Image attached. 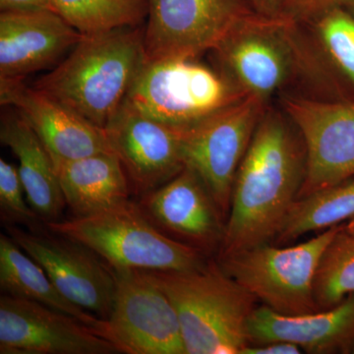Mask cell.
<instances>
[{
  "label": "cell",
  "instance_id": "obj_17",
  "mask_svg": "<svg viewBox=\"0 0 354 354\" xmlns=\"http://www.w3.org/2000/svg\"><path fill=\"white\" fill-rule=\"evenodd\" d=\"M82 34L55 11L0 13V78L24 79L53 66Z\"/></svg>",
  "mask_w": 354,
  "mask_h": 354
},
{
  "label": "cell",
  "instance_id": "obj_12",
  "mask_svg": "<svg viewBox=\"0 0 354 354\" xmlns=\"http://www.w3.org/2000/svg\"><path fill=\"white\" fill-rule=\"evenodd\" d=\"M7 234L50 277L67 299L106 320L113 309L116 279L113 270L80 242L50 230L30 232L6 227Z\"/></svg>",
  "mask_w": 354,
  "mask_h": 354
},
{
  "label": "cell",
  "instance_id": "obj_31",
  "mask_svg": "<svg viewBox=\"0 0 354 354\" xmlns=\"http://www.w3.org/2000/svg\"><path fill=\"white\" fill-rule=\"evenodd\" d=\"M339 2H341V6L344 7L354 15V0H339Z\"/></svg>",
  "mask_w": 354,
  "mask_h": 354
},
{
  "label": "cell",
  "instance_id": "obj_20",
  "mask_svg": "<svg viewBox=\"0 0 354 354\" xmlns=\"http://www.w3.org/2000/svg\"><path fill=\"white\" fill-rule=\"evenodd\" d=\"M53 164L74 218L94 215L129 200V181L113 152Z\"/></svg>",
  "mask_w": 354,
  "mask_h": 354
},
{
  "label": "cell",
  "instance_id": "obj_13",
  "mask_svg": "<svg viewBox=\"0 0 354 354\" xmlns=\"http://www.w3.org/2000/svg\"><path fill=\"white\" fill-rule=\"evenodd\" d=\"M113 353L120 351L78 319L32 300L0 297V354Z\"/></svg>",
  "mask_w": 354,
  "mask_h": 354
},
{
  "label": "cell",
  "instance_id": "obj_1",
  "mask_svg": "<svg viewBox=\"0 0 354 354\" xmlns=\"http://www.w3.org/2000/svg\"><path fill=\"white\" fill-rule=\"evenodd\" d=\"M306 169L301 135L269 106L237 171L218 258L276 239L298 199Z\"/></svg>",
  "mask_w": 354,
  "mask_h": 354
},
{
  "label": "cell",
  "instance_id": "obj_6",
  "mask_svg": "<svg viewBox=\"0 0 354 354\" xmlns=\"http://www.w3.org/2000/svg\"><path fill=\"white\" fill-rule=\"evenodd\" d=\"M247 95L216 68L171 58L146 62L123 102L167 127L186 130Z\"/></svg>",
  "mask_w": 354,
  "mask_h": 354
},
{
  "label": "cell",
  "instance_id": "obj_22",
  "mask_svg": "<svg viewBox=\"0 0 354 354\" xmlns=\"http://www.w3.org/2000/svg\"><path fill=\"white\" fill-rule=\"evenodd\" d=\"M353 218L354 181L348 180L297 200L274 241L288 243L308 232L329 230Z\"/></svg>",
  "mask_w": 354,
  "mask_h": 354
},
{
  "label": "cell",
  "instance_id": "obj_14",
  "mask_svg": "<svg viewBox=\"0 0 354 354\" xmlns=\"http://www.w3.org/2000/svg\"><path fill=\"white\" fill-rule=\"evenodd\" d=\"M130 188L143 195L164 185L184 165V130L167 127L123 102L104 128Z\"/></svg>",
  "mask_w": 354,
  "mask_h": 354
},
{
  "label": "cell",
  "instance_id": "obj_7",
  "mask_svg": "<svg viewBox=\"0 0 354 354\" xmlns=\"http://www.w3.org/2000/svg\"><path fill=\"white\" fill-rule=\"evenodd\" d=\"M344 227L335 225L297 245L270 243L218 258L223 271L265 306L283 315L319 311L314 281L324 251Z\"/></svg>",
  "mask_w": 354,
  "mask_h": 354
},
{
  "label": "cell",
  "instance_id": "obj_29",
  "mask_svg": "<svg viewBox=\"0 0 354 354\" xmlns=\"http://www.w3.org/2000/svg\"><path fill=\"white\" fill-rule=\"evenodd\" d=\"M302 349L297 344L286 342H270L259 344H247L241 354H300Z\"/></svg>",
  "mask_w": 354,
  "mask_h": 354
},
{
  "label": "cell",
  "instance_id": "obj_19",
  "mask_svg": "<svg viewBox=\"0 0 354 354\" xmlns=\"http://www.w3.org/2000/svg\"><path fill=\"white\" fill-rule=\"evenodd\" d=\"M0 141L19 162L18 172L30 206L46 225L62 221L66 203L55 164L34 130L19 114H6L1 120Z\"/></svg>",
  "mask_w": 354,
  "mask_h": 354
},
{
  "label": "cell",
  "instance_id": "obj_21",
  "mask_svg": "<svg viewBox=\"0 0 354 354\" xmlns=\"http://www.w3.org/2000/svg\"><path fill=\"white\" fill-rule=\"evenodd\" d=\"M0 288L3 295L24 298L74 317L104 337L106 321L70 301L43 268L8 234H0Z\"/></svg>",
  "mask_w": 354,
  "mask_h": 354
},
{
  "label": "cell",
  "instance_id": "obj_24",
  "mask_svg": "<svg viewBox=\"0 0 354 354\" xmlns=\"http://www.w3.org/2000/svg\"><path fill=\"white\" fill-rule=\"evenodd\" d=\"M306 26L317 50L330 71L354 87V15L334 7Z\"/></svg>",
  "mask_w": 354,
  "mask_h": 354
},
{
  "label": "cell",
  "instance_id": "obj_3",
  "mask_svg": "<svg viewBox=\"0 0 354 354\" xmlns=\"http://www.w3.org/2000/svg\"><path fill=\"white\" fill-rule=\"evenodd\" d=\"M145 272L176 308L186 354H241L249 344L247 323L257 299L218 262L189 272Z\"/></svg>",
  "mask_w": 354,
  "mask_h": 354
},
{
  "label": "cell",
  "instance_id": "obj_8",
  "mask_svg": "<svg viewBox=\"0 0 354 354\" xmlns=\"http://www.w3.org/2000/svg\"><path fill=\"white\" fill-rule=\"evenodd\" d=\"M270 102L247 95L199 124L184 130V165L195 172L227 218L235 176Z\"/></svg>",
  "mask_w": 354,
  "mask_h": 354
},
{
  "label": "cell",
  "instance_id": "obj_30",
  "mask_svg": "<svg viewBox=\"0 0 354 354\" xmlns=\"http://www.w3.org/2000/svg\"><path fill=\"white\" fill-rule=\"evenodd\" d=\"M246 1L256 13L266 18L288 19L283 10V0H246Z\"/></svg>",
  "mask_w": 354,
  "mask_h": 354
},
{
  "label": "cell",
  "instance_id": "obj_15",
  "mask_svg": "<svg viewBox=\"0 0 354 354\" xmlns=\"http://www.w3.org/2000/svg\"><path fill=\"white\" fill-rule=\"evenodd\" d=\"M139 206L171 239L203 254L220 249L227 221L208 188L188 167L143 195Z\"/></svg>",
  "mask_w": 354,
  "mask_h": 354
},
{
  "label": "cell",
  "instance_id": "obj_11",
  "mask_svg": "<svg viewBox=\"0 0 354 354\" xmlns=\"http://www.w3.org/2000/svg\"><path fill=\"white\" fill-rule=\"evenodd\" d=\"M281 106L301 135L306 151L298 199L354 176V102L283 95Z\"/></svg>",
  "mask_w": 354,
  "mask_h": 354
},
{
  "label": "cell",
  "instance_id": "obj_27",
  "mask_svg": "<svg viewBox=\"0 0 354 354\" xmlns=\"http://www.w3.org/2000/svg\"><path fill=\"white\" fill-rule=\"evenodd\" d=\"M283 10L288 19L308 25L334 7L341 6L339 0H283Z\"/></svg>",
  "mask_w": 354,
  "mask_h": 354
},
{
  "label": "cell",
  "instance_id": "obj_2",
  "mask_svg": "<svg viewBox=\"0 0 354 354\" xmlns=\"http://www.w3.org/2000/svg\"><path fill=\"white\" fill-rule=\"evenodd\" d=\"M146 62L144 29L82 35L35 88L104 129Z\"/></svg>",
  "mask_w": 354,
  "mask_h": 354
},
{
  "label": "cell",
  "instance_id": "obj_25",
  "mask_svg": "<svg viewBox=\"0 0 354 354\" xmlns=\"http://www.w3.org/2000/svg\"><path fill=\"white\" fill-rule=\"evenodd\" d=\"M354 293V235L344 227L324 251L314 281L319 309L332 308Z\"/></svg>",
  "mask_w": 354,
  "mask_h": 354
},
{
  "label": "cell",
  "instance_id": "obj_9",
  "mask_svg": "<svg viewBox=\"0 0 354 354\" xmlns=\"http://www.w3.org/2000/svg\"><path fill=\"white\" fill-rule=\"evenodd\" d=\"M253 13L246 0H149L146 62L196 59Z\"/></svg>",
  "mask_w": 354,
  "mask_h": 354
},
{
  "label": "cell",
  "instance_id": "obj_16",
  "mask_svg": "<svg viewBox=\"0 0 354 354\" xmlns=\"http://www.w3.org/2000/svg\"><path fill=\"white\" fill-rule=\"evenodd\" d=\"M23 80L0 78V102L17 111L53 162L113 152L102 128L37 88L28 87Z\"/></svg>",
  "mask_w": 354,
  "mask_h": 354
},
{
  "label": "cell",
  "instance_id": "obj_28",
  "mask_svg": "<svg viewBox=\"0 0 354 354\" xmlns=\"http://www.w3.org/2000/svg\"><path fill=\"white\" fill-rule=\"evenodd\" d=\"M1 12L55 11L53 0H0Z\"/></svg>",
  "mask_w": 354,
  "mask_h": 354
},
{
  "label": "cell",
  "instance_id": "obj_18",
  "mask_svg": "<svg viewBox=\"0 0 354 354\" xmlns=\"http://www.w3.org/2000/svg\"><path fill=\"white\" fill-rule=\"evenodd\" d=\"M249 344L286 342L312 354L351 353L354 346V293L330 309L283 315L255 307L247 323Z\"/></svg>",
  "mask_w": 354,
  "mask_h": 354
},
{
  "label": "cell",
  "instance_id": "obj_26",
  "mask_svg": "<svg viewBox=\"0 0 354 354\" xmlns=\"http://www.w3.org/2000/svg\"><path fill=\"white\" fill-rule=\"evenodd\" d=\"M24 187L17 167L0 158V216L4 227L44 232L48 225L24 199Z\"/></svg>",
  "mask_w": 354,
  "mask_h": 354
},
{
  "label": "cell",
  "instance_id": "obj_32",
  "mask_svg": "<svg viewBox=\"0 0 354 354\" xmlns=\"http://www.w3.org/2000/svg\"><path fill=\"white\" fill-rule=\"evenodd\" d=\"M344 230L349 234L354 235V218L349 220L346 225H344Z\"/></svg>",
  "mask_w": 354,
  "mask_h": 354
},
{
  "label": "cell",
  "instance_id": "obj_23",
  "mask_svg": "<svg viewBox=\"0 0 354 354\" xmlns=\"http://www.w3.org/2000/svg\"><path fill=\"white\" fill-rule=\"evenodd\" d=\"M55 12L82 35L138 27L149 0H53Z\"/></svg>",
  "mask_w": 354,
  "mask_h": 354
},
{
  "label": "cell",
  "instance_id": "obj_33",
  "mask_svg": "<svg viewBox=\"0 0 354 354\" xmlns=\"http://www.w3.org/2000/svg\"><path fill=\"white\" fill-rule=\"evenodd\" d=\"M351 353L354 354V346H353V351H351Z\"/></svg>",
  "mask_w": 354,
  "mask_h": 354
},
{
  "label": "cell",
  "instance_id": "obj_5",
  "mask_svg": "<svg viewBox=\"0 0 354 354\" xmlns=\"http://www.w3.org/2000/svg\"><path fill=\"white\" fill-rule=\"evenodd\" d=\"M48 228L87 246L113 270L189 272L207 264L204 254L165 234L130 200Z\"/></svg>",
  "mask_w": 354,
  "mask_h": 354
},
{
  "label": "cell",
  "instance_id": "obj_10",
  "mask_svg": "<svg viewBox=\"0 0 354 354\" xmlns=\"http://www.w3.org/2000/svg\"><path fill=\"white\" fill-rule=\"evenodd\" d=\"M115 295L104 337L127 354H186L178 316L145 271L113 270Z\"/></svg>",
  "mask_w": 354,
  "mask_h": 354
},
{
  "label": "cell",
  "instance_id": "obj_4",
  "mask_svg": "<svg viewBox=\"0 0 354 354\" xmlns=\"http://www.w3.org/2000/svg\"><path fill=\"white\" fill-rule=\"evenodd\" d=\"M216 69L248 95L270 102L297 84L306 87L310 43L304 25L253 13L211 50Z\"/></svg>",
  "mask_w": 354,
  "mask_h": 354
}]
</instances>
